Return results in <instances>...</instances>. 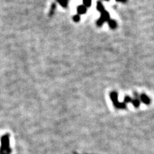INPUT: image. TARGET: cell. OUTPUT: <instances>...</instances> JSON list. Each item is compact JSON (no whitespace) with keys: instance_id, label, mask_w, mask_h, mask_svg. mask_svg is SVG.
Masks as SVG:
<instances>
[{"instance_id":"cell-1","label":"cell","mask_w":154,"mask_h":154,"mask_svg":"<svg viewBox=\"0 0 154 154\" xmlns=\"http://www.w3.org/2000/svg\"><path fill=\"white\" fill-rule=\"evenodd\" d=\"M97 9L99 10L101 12V18H100L99 20L97 21L96 25L98 26H101L104 23L105 21H109L110 20V16L108 12H107L104 6L102 5V4L100 1H98L97 3Z\"/></svg>"},{"instance_id":"cell-2","label":"cell","mask_w":154,"mask_h":154,"mask_svg":"<svg viewBox=\"0 0 154 154\" xmlns=\"http://www.w3.org/2000/svg\"><path fill=\"white\" fill-rule=\"evenodd\" d=\"M140 98H141V101H143L144 104H147V105H149L150 104V102H151L150 99V98L147 95H146V94H142L140 96Z\"/></svg>"},{"instance_id":"cell-3","label":"cell","mask_w":154,"mask_h":154,"mask_svg":"<svg viewBox=\"0 0 154 154\" xmlns=\"http://www.w3.org/2000/svg\"><path fill=\"white\" fill-rule=\"evenodd\" d=\"M77 12L78 13V15L84 14L87 12V7L85 6H84V5L78 6L77 8Z\"/></svg>"},{"instance_id":"cell-4","label":"cell","mask_w":154,"mask_h":154,"mask_svg":"<svg viewBox=\"0 0 154 154\" xmlns=\"http://www.w3.org/2000/svg\"><path fill=\"white\" fill-rule=\"evenodd\" d=\"M108 23H109V25L110 27L112 29H115L117 28V23L114 20L110 19V20L108 21Z\"/></svg>"},{"instance_id":"cell-5","label":"cell","mask_w":154,"mask_h":154,"mask_svg":"<svg viewBox=\"0 0 154 154\" xmlns=\"http://www.w3.org/2000/svg\"><path fill=\"white\" fill-rule=\"evenodd\" d=\"M57 1L60 4V5L64 8H66L68 7V1L67 0H57Z\"/></svg>"},{"instance_id":"cell-6","label":"cell","mask_w":154,"mask_h":154,"mask_svg":"<svg viewBox=\"0 0 154 154\" xmlns=\"http://www.w3.org/2000/svg\"><path fill=\"white\" fill-rule=\"evenodd\" d=\"M84 5L86 7H89L91 5V0H83Z\"/></svg>"},{"instance_id":"cell-7","label":"cell","mask_w":154,"mask_h":154,"mask_svg":"<svg viewBox=\"0 0 154 154\" xmlns=\"http://www.w3.org/2000/svg\"><path fill=\"white\" fill-rule=\"evenodd\" d=\"M55 8H56V5H55V3H53L52 5H51V10H50V16H51L53 15L54 11L55 10Z\"/></svg>"},{"instance_id":"cell-8","label":"cell","mask_w":154,"mask_h":154,"mask_svg":"<svg viewBox=\"0 0 154 154\" xmlns=\"http://www.w3.org/2000/svg\"><path fill=\"white\" fill-rule=\"evenodd\" d=\"M73 20H74V22H78L79 21H80V15H79L78 14L75 15H74V16L73 17Z\"/></svg>"},{"instance_id":"cell-9","label":"cell","mask_w":154,"mask_h":154,"mask_svg":"<svg viewBox=\"0 0 154 154\" xmlns=\"http://www.w3.org/2000/svg\"><path fill=\"white\" fill-rule=\"evenodd\" d=\"M125 101L126 102H129V101H131L132 99L130 98V97H128V96H126L125 98Z\"/></svg>"},{"instance_id":"cell-10","label":"cell","mask_w":154,"mask_h":154,"mask_svg":"<svg viewBox=\"0 0 154 154\" xmlns=\"http://www.w3.org/2000/svg\"><path fill=\"white\" fill-rule=\"evenodd\" d=\"M116 1H118V2H121V3H127L128 0H116Z\"/></svg>"},{"instance_id":"cell-11","label":"cell","mask_w":154,"mask_h":154,"mask_svg":"<svg viewBox=\"0 0 154 154\" xmlns=\"http://www.w3.org/2000/svg\"><path fill=\"white\" fill-rule=\"evenodd\" d=\"M67 1H68V0H67Z\"/></svg>"}]
</instances>
